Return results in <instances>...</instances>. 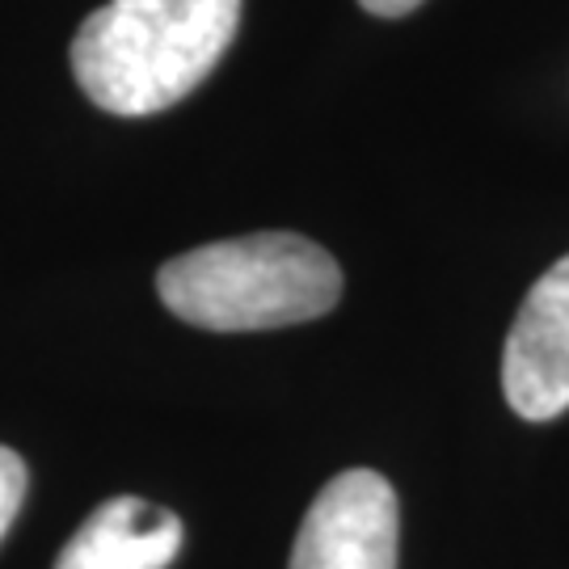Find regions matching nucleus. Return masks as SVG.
I'll return each mask as SVG.
<instances>
[{
  "label": "nucleus",
  "instance_id": "obj_1",
  "mask_svg": "<svg viewBox=\"0 0 569 569\" xmlns=\"http://www.w3.org/2000/svg\"><path fill=\"white\" fill-rule=\"evenodd\" d=\"M237 21L241 0H110L72 39V77L110 114H157L216 72Z\"/></svg>",
  "mask_w": 569,
  "mask_h": 569
},
{
  "label": "nucleus",
  "instance_id": "obj_2",
  "mask_svg": "<svg viewBox=\"0 0 569 569\" xmlns=\"http://www.w3.org/2000/svg\"><path fill=\"white\" fill-rule=\"evenodd\" d=\"M157 291L186 326L244 333L326 317L342 296V270L308 237L249 232L164 262Z\"/></svg>",
  "mask_w": 569,
  "mask_h": 569
},
{
  "label": "nucleus",
  "instance_id": "obj_3",
  "mask_svg": "<svg viewBox=\"0 0 569 569\" xmlns=\"http://www.w3.org/2000/svg\"><path fill=\"white\" fill-rule=\"evenodd\" d=\"M397 493L371 468H346L308 507L287 569H397Z\"/></svg>",
  "mask_w": 569,
  "mask_h": 569
},
{
  "label": "nucleus",
  "instance_id": "obj_4",
  "mask_svg": "<svg viewBox=\"0 0 569 569\" xmlns=\"http://www.w3.org/2000/svg\"><path fill=\"white\" fill-rule=\"evenodd\" d=\"M502 388L528 422L569 409V258L552 262L519 308L502 355Z\"/></svg>",
  "mask_w": 569,
  "mask_h": 569
},
{
  "label": "nucleus",
  "instance_id": "obj_5",
  "mask_svg": "<svg viewBox=\"0 0 569 569\" xmlns=\"http://www.w3.org/2000/svg\"><path fill=\"white\" fill-rule=\"evenodd\" d=\"M186 528L173 510L143 498H110L63 545L56 569H164L182 552Z\"/></svg>",
  "mask_w": 569,
  "mask_h": 569
},
{
  "label": "nucleus",
  "instance_id": "obj_6",
  "mask_svg": "<svg viewBox=\"0 0 569 569\" xmlns=\"http://www.w3.org/2000/svg\"><path fill=\"white\" fill-rule=\"evenodd\" d=\"M21 498H26V460L13 448H0V540L13 528Z\"/></svg>",
  "mask_w": 569,
  "mask_h": 569
},
{
  "label": "nucleus",
  "instance_id": "obj_7",
  "mask_svg": "<svg viewBox=\"0 0 569 569\" xmlns=\"http://www.w3.org/2000/svg\"><path fill=\"white\" fill-rule=\"evenodd\" d=\"M367 13H376V18H406L413 13L422 0H359Z\"/></svg>",
  "mask_w": 569,
  "mask_h": 569
}]
</instances>
